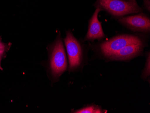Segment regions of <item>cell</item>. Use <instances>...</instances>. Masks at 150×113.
Here are the masks:
<instances>
[{"label": "cell", "mask_w": 150, "mask_h": 113, "mask_svg": "<svg viewBox=\"0 0 150 113\" xmlns=\"http://www.w3.org/2000/svg\"><path fill=\"white\" fill-rule=\"evenodd\" d=\"M67 59L64 44L59 36L51 47L50 59V70L54 79H57L66 70Z\"/></svg>", "instance_id": "7a4b0ae2"}, {"label": "cell", "mask_w": 150, "mask_h": 113, "mask_svg": "<svg viewBox=\"0 0 150 113\" xmlns=\"http://www.w3.org/2000/svg\"><path fill=\"white\" fill-rule=\"evenodd\" d=\"M129 1H134V2H136V0H129Z\"/></svg>", "instance_id": "7c38bea8"}, {"label": "cell", "mask_w": 150, "mask_h": 113, "mask_svg": "<svg viewBox=\"0 0 150 113\" xmlns=\"http://www.w3.org/2000/svg\"><path fill=\"white\" fill-rule=\"evenodd\" d=\"M108 110L103 109L100 105L94 104H88L82 108L73 111L75 113H107Z\"/></svg>", "instance_id": "ba28073f"}, {"label": "cell", "mask_w": 150, "mask_h": 113, "mask_svg": "<svg viewBox=\"0 0 150 113\" xmlns=\"http://www.w3.org/2000/svg\"><path fill=\"white\" fill-rule=\"evenodd\" d=\"M5 48V45L0 40V49Z\"/></svg>", "instance_id": "8fae6325"}, {"label": "cell", "mask_w": 150, "mask_h": 113, "mask_svg": "<svg viewBox=\"0 0 150 113\" xmlns=\"http://www.w3.org/2000/svg\"><path fill=\"white\" fill-rule=\"evenodd\" d=\"M64 41L69 57V70L72 71L80 69L85 62L86 64L88 58L84 57L80 43L70 31L67 32Z\"/></svg>", "instance_id": "277c9868"}, {"label": "cell", "mask_w": 150, "mask_h": 113, "mask_svg": "<svg viewBox=\"0 0 150 113\" xmlns=\"http://www.w3.org/2000/svg\"><path fill=\"white\" fill-rule=\"evenodd\" d=\"M141 77L144 80L150 82V51H148L146 55V61L145 65L142 70Z\"/></svg>", "instance_id": "9c48e42d"}, {"label": "cell", "mask_w": 150, "mask_h": 113, "mask_svg": "<svg viewBox=\"0 0 150 113\" xmlns=\"http://www.w3.org/2000/svg\"><path fill=\"white\" fill-rule=\"evenodd\" d=\"M119 22L134 31L148 32L150 30V19L144 14L121 18Z\"/></svg>", "instance_id": "8992f818"}, {"label": "cell", "mask_w": 150, "mask_h": 113, "mask_svg": "<svg viewBox=\"0 0 150 113\" xmlns=\"http://www.w3.org/2000/svg\"><path fill=\"white\" fill-rule=\"evenodd\" d=\"M144 48L143 43L129 45L107 57L106 61H128L141 55Z\"/></svg>", "instance_id": "5b68a950"}, {"label": "cell", "mask_w": 150, "mask_h": 113, "mask_svg": "<svg viewBox=\"0 0 150 113\" xmlns=\"http://www.w3.org/2000/svg\"><path fill=\"white\" fill-rule=\"evenodd\" d=\"M143 43L142 39L138 36L129 34L118 35L99 44L98 46V54L102 59L105 60L127 45Z\"/></svg>", "instance_id": "6da1fadb"}, {"label": "cell", "mask_w": 150, "mask_h": 113, "mask_svg": "<svg viewBox=\"0 0 150 113\" xmlns=\"http://www.w3.org/2000/svg\"><path fill=\"white\" fill-rule=\"evenodd\" d=\"M99 7L107 11L114 16H123L128 14L136 13L142 9L136 2L126 1L122 0H98L96 4Z\"/></svg>", "instance_id": "3957f363"}, {"label": "cell", "mask_w": 150, "mask_h": 113, "mask_svg": "<svg viewBox=\"0 0 150 113\" xmlns=\"http://www.w3.org/2000/svg\"><path fill=\"white\" fill-rule=\"evenodd\" d=\"M5 48L0 49V69H1V59L3 56V54L5 52Z\"/></svg>", "instance_id": "30bf717a"}, {"label": "cell", "mask_w": 150, "mask_h": 113, "mask_svg": "<svg viewBox=\"0 0 150 113\" xmlns=\"http://www.w3.org/2000/svg\"><path fill=\"white\" fill-rule=\"evenodd\" d=\"M0 40H1V38H0Z\"/></svg>", "instance_id": "4fadbf2b"}, {"label": "cell", "mask_w": 150, "mask_h": 113, "mask_svg": "<svg viewBox=\"0 0 150 113\" xmlns=\"http://www.w3.org/2000/svg\"><path fill=\"white\" fill-rule=\"evenodd\" d=\"M102 10L99 7H97L92 16L88 21V30L85 37V41H93L94 40H101L106 38L101 22L98 19V15Z\"/></svg>", "instance_id": "52a82bcc"}]
</instances>
